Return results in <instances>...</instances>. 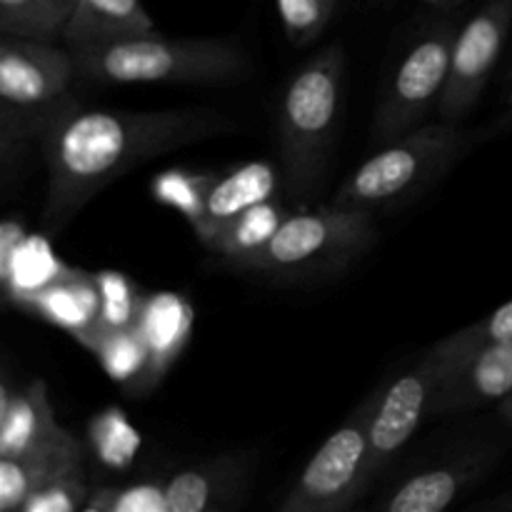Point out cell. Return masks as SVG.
Segmentation results:
<instances>
[{"label":"cell","mask_w":512,"mask_h":512,"mask_svg":"<svg viewBox=\"0 0 512 512\" xmlns=\"http://www.w3.org/2000/svg\"><path fill=\"white\" fill-rule=\"evenodd\" d=\"M233 120L210 108L128 113L80 110L70 100L45 128L48 195L43 218L58 228L100 188L173 148L228 133Z\"/></svg>","instance_id":"6da1fadb"},{"label":"cell","mask_w":512,"mask_h":512,"mask_svg":"<svg viewBox=\"0 0 512 512\" xmlns=\"http://www.w3.org/2000/svg\"><path fill=\"white\" fill-rule=\"evenodd\" d=\"M78 75L93 83H230L248 60L228 40L148 33L70 50Z\"/></svg>","instance_id":"7a4b0ae2"},{"label":"cell","mask_w":512,"mask_h":512,"mask_svg":"<svg viewBox=\"0 0 512 512\" xmlns=\"http://www.w3.org/2000/svg\"><path fill=\"white\" fill-rule=\"evenodd\" d=\"M345 58L338 43L305 63L285 85L278 103V148L285 188L308 198L323 180L340 118Z\"/></svg>","instance_id":"3957f363"},{"label":"cell","mask_w":512,"mask_h":512,"mask_svg":"<svg viewBox=\"0 0 512 512\" xmlns=\"http://www.w3.org/2000/svg\"><path fill=\"white\" fill-rule=\"evenodd\" d=\"M78 75L73 53L60 43L8 38L0 43V155L5 168L25 140L43 135L70 103V80Z\"/></svg>","instance_id":"277c9868"},{"label":"cell","mask_w":512,"mask_h":512,"mask_svg":"<svg viewBox=\"0 0 512 512\" xmlns=\"http://www.w3.org/2000/svg\"><path fill=\"white\" fill-rule=\"evenodd\" d=\"M465 145L458 123H433L380 145L333 198L335 208H390L420 193L460 158Z\"/></svg>","instance_id":"5b68a950"},{"label":"cell","mask_w":512,"mask_h":512,"mask_svg":"<svg viewBox=\"0 0 512 512\" xmlns=\"http://www.w3.org/2000/svg\"><path fill=\"white\" fill-rule=\"evenodd\" d=\"M375 238L373 213L328 205L288 215L263 248L235 260V265L270 275L328 273L358 258Z\"/></svg>","instance_id":"8992f818"},{"label":"cell","mask_w":512,"mask_h":512,"mask_svg":"<svg viewBox=\"0 0 512 512\" xmlns=\"http://www.w3.org/2000/svg\"><path fill=\"white\" fill-rule=\"evenodd\" d=\"M380 393L370 395L308 460L278 512H350L368 480V428Z\"/></svg>","instance_id":"52a82bcc"},{"label":"cell","mask_w":512,"mask_h":512,"mask_svg":"<svg viewBox=\"0 0 512 512\" xmlns=\"http://www.w3.org/2000/svg\"><path fill=\"white\" fill-rule=\"evenodd\" d=\"M453 40L455 30L450 25H440L425 33L403 55L375 110L373 130H370L373 143L385 145L403 138L428 115L430 105L435 103L438 108L448 80Z\"/></svg>","instance_id":"ba28073f"},{"label":"cell","mask_w":512,"mask_h":512,"mask_svg":"<svg viewBox=\"0 0 512 512\" xmlns=\"http://www.w3.org/2000/svg\"><path fill=\"white\" fill-rule=\"evenodd\" d=\"M512 25V0H490L455 33L448 80L438 100L443 123H460L483 95Z\"/></svg>","instance_id":"9c48e42d"},{"label":"cell","mask_w":512,"mask_h":512,"mask_svg":"<svg viewBox=\"0 0 512 512\" xmlns=\"http://www.w3.org/2000/svg\"><path fill=\"white\" fill-rule=\"evenodd\" d=\"M445 368L433 350L410 373L383 385L368 428V480L373 483L390 460L408 445L415 430L430 415V400Z\"/></svg>","instance_id":"30bf717a"},{"label":"cell","mask_w":512,"mask_h":512,"mask_svg":"<svg viewBox=\"0 0 512 512\" xmlns=\"http://www.w3.org/2000/svg\"><path fill=\"white\" fill-rule=\"evenodd\" d=\"M495 460H498V448L490 445L465 450L445 463L410 475L375 512H445L465 488H470L493 468Z\"/></svg>","instance_id":"8fae6325"},{"label":"cell","mask_w":512,"mask_h":512,"mask_svg":"<svg viewBox=\"0 0 512 512\" xmlns=\"http://www.w3.org/2000/svg\"><path fill=\"white\" fill-rule=\"evenodd\" d=\"M512 395V340L485 345L443 375L430 415H453Z\"/></svg>","instance_id":"7c38bea8"},{"label":"cell","mask_w":512,"mask_h":512,"mask_svg":"<svg viewBox=\"0 0 512 512\" xmlns=\"http://www.w3.org/2000/svg\"><path fill=\"white\" fill-rule=\"evenodd\" d=\"M55 420L45 380L35 378L23 390L10 393L3 388L0 398V458H23L73 440Z\"/></svg>","instance_id":"4fadbf2b"},{"label":"cell","mask_w":512,"mask_h":512,"mask_svg":"<svg viewBox=\"0 0 512 512\" xmlns=\"http://www.w3.org/2000/svg\"><path fill=\"white\" fill-rule=\"evenodd\" d=\"M43 238L25 233L18 218L0 225V280L10 303L23 308L25 300L68 273Z\"/></svg>","instance_id":"5bb4252c"},{"label":"cell","mask_w":512,"mask_h":512,"mask_svg":"<svg viewBox=\"0 0 512 512\" xmlns=\"http://www.w3.org/2000/svg\"><path fill=\"white\" fill-rule=\"evenodd\" d=\"M193 308L178 293H153L145 295L143 310L135 330L140 333L145 350H148V370H145L143 388H153L160 383L170 365L178 360L193 333Z\"/></svg>","instance_id":"9a60e30c"},{"label":"cell","mask_w":512,"mask_h":512,"mask_svg":"<svg viewBox=\"0 0 512 512\" xmlns=\"http://www.w3.org/2000/svg\"><path fill=\"white\" fill-rule=\"evenodd\" d=\"M75 475H83L78 438L23 458H0V512H20L40 490Z\"/></svg>","instance_id":"2e32d148"},{"label":"cell","mask_w":512,"mask_h":512,"mask_svg":"<svg viewBox=\"0 0 512 512\" xmlns=\"http://www.w3.org/2000/svg\"><path fill=\"white\" fill-rule=\"evenodd\" d=\"M275 190H278V173L265 160H253V163L230 170L223 178H215L205 198L203 218L193 228L195 235L208 245L225 225L233 223L245 210L273 200Z\"/></svg>","instance_id":"e0dca14e"},{"label":"cell","mask_w":512,"mask_h":512,"mask_svg":"<svg viewBox=\"0 0 512 512\" xmlns=\"http://www.w3.org/2000/svg\"><path fill=\"white\" fill-rule=\"evenodd\" d=\"M245 475L240 455H223L175 473L163 483V512H223Z\"/></svg>","instance_id":"ac0fdd59"},{"label":"cell","mask_w":512,"mask_h":512,"mask_svg":"<svg viewBox=\"0 0 512 512\" xmlns=\"http://www.w3.org/2000/svg\"><path fill=\"white\" fill-rule=\"evenodd\" d=\"M23 310L68 330L78 343H85L100 315V290L95 275L70 268L63 278L30 295Z\"/></svg>","instance_id":"d6986e66"},{"label":"cell","mask_w":512,"mask_h":512,"mask_svg":"<svg viewBox=\"0 0 512 512\" xmlns=\"http://www.w3.org/2000/svg\"><path fill=\"white\" fill-rule=\"evenodd\" d=\"M155 33L140 0H75L60 43L68 50Z\"/></svg>","instance_id":"ffe728a7"},{"label":"cell","mask_w":512,"mask_h":512,"mask_svg":"<svg viewBox=\"0 0 512 512\" xmlns=\"http://www.w3.org/2000/svg\"><path fill=\"white\" fill-rule=\"evenodd\" d=\"M285 220H288V210H285L275 198L265 200V203L255 205V208L238 215L233 223L225 225V228L210 240L208 248L215 250L218 255H223V258H228L230 263H235V260L245 258V255L263 248V245L278 233V228Z\"/></svg>","instance_id":"44dd1931"},{"label":"cell","mask_w":512,"mask_h":512,"mask_svg":"<svg viewBox=\"0 0 512 512\" xmlns=\"http://www.w3.org/2000/svg\"><path fill=\"white\" fill-rule=\"evenodd\" d=\"M70 13L73 8L65 0H0V33L60 43Z\"/></svg>","instance_id":"7402d4cb"},{"label":"cell","mask_w":512,"mask_h":512,"mask_svg":"<svg viewBox=\"0 0 512 512\" xmlns=\"http://www.w3.org/2000/svg\"><path fill=\"white\" fill-rule=\"evenodd\" d=\"M85 348L98 358L105 373L123 385L143 388L145 370H148V350H145L140 333L135 328L120 330H95Z\"/></svg>","instance_id":"603a6c76"},{"label":"cell","mask_w":512,"mask_h":512,"mask_svg":"<svg viewBox=\"0 0 512 512\" xmlns=\"http://www.w3.org/2000/svg\"><path fill=\"white\" fill-rule=\"evenodd\" d=\"M505 340H512V300L495 310L493 315H488V318L478 320V323L468 325V328L435 343L433 353L438 355L445 373H448L455 365L463 363L465 358H470L475 350L493 343H505Z\"/></svg>","instance_id":"cb8c5ba5"},{"label":"cell","mask_w":512,"mask_h":512,"mask_svg":"<svg viewBox=\"0 0 512 512\" xmlns=\"http://www.w3.org/2000/svg\"><path fill=\"white\" fill-rule=\"evenodd\" d=\"M95 283H98L100 290V315L95 330L135 328L140 310H143L145 295H140V290L123 273H115V270L95 273Z\"/></svg>","instance_id":"d4e9b609"},{"label":"cell","mask_w":512,"mask_h":512,"mask_svg":"<svg viewBox=\"0 0 512 512\" xmlns=\"http://www.w3.org/2000/svg\"><path fill=\"white\" fill-rule=\"evenodd\" d=\"M215 183V175L188 173V170H168L153 180V195L160 203L180 210V215L188 218V223L198 225L203 218L205 198Z\"/></svg>","instance_id":"484cf974"},{"label":"cell","mask_w":512,"mask_h":512,"mask_svg":"<svg viewBox=\"0 0 512 512\" xmlns=\"http://www.w3.org/2000/svg\"><path fill=\"white\" fill-rule=\"evenodd\" d=\"M335 10V0H278V13L285 33L295 45H308L318 38Z\"/></svg>","instance_id":"4316f807"},{"label":"cell","mask_w":512,"mask_h":512,"mask_svg":"<svg viewBox=\"0 0 512 512\" xmlns=\"http://www.w3.org/2000/svg\"><path fill=\"white\" fill-rule=\"evenodd\" d=\"M85 503H88V498H85L83 475H75V478H65L50 488L40 490L20 512H75Z\"/></svg>","instance_id":"83f0119b"},{"label":"cell","mask_w":512,"mask_h":512,"mask_svg":"<svg viewBox=\"0 0 512 512\" xmlns=\"http://www.w3.org/2000/svg\"><path fill=\"white\" fill-rule=\"evenodd\" d=\"M110 503H113V490H98L90 495L83 512H110Z\"/></svg>","instance_id":"f1b7e54d"},{"label":"cell","mask_w":512,"mask_h":512,"mask_svg":"<svg viewBox=\"0 0 512 512\" xmlns=\"http://www.w3.org/2000/svg\"><path fill=\"white\" fill-rule=\"evenodd\" d=\"M498 413H500V418L505 420V423L512 425V395H508V398H505V400H500Z\"/></svg>","instance_id":"f546056e"},{"label":"cell","mask_w":512,"mask_h":512,"mask_svg":"<svg viewBox=\"0 0 512 512\" xmlns=\"http://www.w3.org/2000/svg\"><path fill=\"white\" fill-rule=\"evenodd\" d=\"M428 3H433V5H445V3H450V0H428Z\"/></svg>","instance_id":"4dcf8cb0"},{"label":"cell","mask_w":512,"mask_h":512,"mask_svg":"<svg viewBox=\"0 0 512 512\" xmlns=\"http://www.w3.org/2000/svg\"><path fill=\"white\" fill-rule=\"evenodd\" d=\"M508 115L512 118V93H510V98H508Z\"/></svg>","instance_id":"1f68e13d"},{"label":"cell","mask_w":512,"mask_h":512,"mask_svg":"<svg viewBox=\"0 0 512 512\" xmlns=\"http://www.w3.org/2000/svg\"><path fill=\"white\" fill-rule=\"evenodd\" d=\"M65 3H68L70 8H75V0H65Z\"/></svg>","instance_id":"d6a6232c"},{"label":"cell","mask_w":512,"mask_h":512,"mask_svg":"<svg viewBox=\"0 0 512 512\" xmlns=\"http://www.w3.org/2000/svg\"><path fill=\"white\" fill-rule=\"evenodd\" d=\"M350 512H353V510H350Z\"/></svg>","instance_id":"836d02e7"},{"label":"cell","mask_w":512,"mask_h":512,"mask_svg":"<svg viewBox=\"0 0 512 512\" xmlns=\"http://www.w3.org/2000/svg\"><path fill=\"white\" fill-rule=\"evenodd\" d=\"M510 512H512V510H510Z\"/></svg>","instance_id":"e575fe53"}]
</instances>
